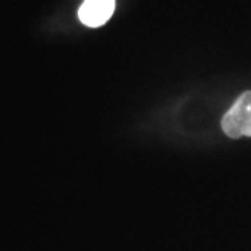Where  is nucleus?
Masks as SVG:
<instances>
[{
	"label": "nucleus",
	"instance_id": "obj_1",
	"mask_svg": "<svg viewBox=\"0 0 251 251\" xmlns=\"http://www.w3.org/2000/svg\"><path fill=\"white\" fill-rule=\"evenodd\" d=\"M222 130L230 138L251 137V91L243 92L225 113Z\"/></svg>",
	"mask_w": 251,
	"mask_h": 251
},
{
	"label": "nucleus",
	"instance_id": "obj_2",
	"mask_svg": "<svg viewBox=\"0 0 251 251\" xmlns=\"http://www.w3.org/2000/svg\"><path fill=\"white\" fill-rule=\"evenodd\" d=\"M115 7L116 0H84L78 10V18L87 27H100L112 17Z\"/></svg>",
	"mask_w": 251,
	"mask_h": 251
}]
</instances>
